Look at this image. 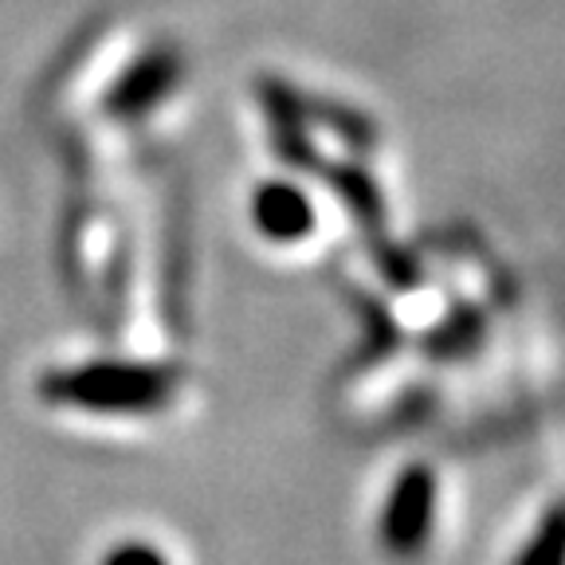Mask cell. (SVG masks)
<instances>
[{"instance_id":"5","label":"cell","mask_w":565,"mask_h":565,"mask_svg":"<svg viewBox=\"0 0 565 565\" xmlns=\"http://www.w3.org/2000/svg\"><path fill=\"white\" fill-rule=\"evenodd\" d=\"M511 565H565V499H554V507L530 526Z\"/></svg>"},{"instance_id":"1","label":"cell","mask_w":565,"mask_h":565,"mask_svg":"<svg viewBox=\"0 0 565 565\" xmlns=\"http://www.w3.org/2000/svg\"><path fill=\"white\" fill-rule=\"evenodd\" d=\"M166 370H146V365H122V362H98L83 370L52 373L44 381V393L67 405H83L90 413H146L158 408L169 397Z\"/></svg>"},{"instance_id":"2","label":"cell","mask_w":565,"mask_h":565,"mask_svg":"<svg viewBox=\"0 0 565 565\" xmlns=\"http://www.w3.org/2000/svg\"><path fill=\"white\" fill-rule=\"evenodd\" d=\"M440 522V479L428 463L413 459L397 471L381 503L377 539L393 557H420Z\"/></svg>"},{"instance_id":"4","label":"cell","mask_w":565,"mask_h":565,"mask_svg":"<svg viewBox=\"0 0 565 565\" xmlns=\"http://www.w3.org/2000/svg\"><path fill=\"white\" fill-rule=\"evenodd\" d=\"M177 75H181V67H177L173 55H153V60H141L138 67H134L130 75L118 83L115 106H118V110H126V115H138V110H146V106L161 103V98L169 95V87L177 83Z\"/></svg>"},{"instance_id":"3","label":"cell","mask_w":565,"mask_h":565,"mask_svg":"<svg viewBox=\"0 0 565 565\" xmlns=\"http://www.w3.org/2000/svg\"><path fill=\"white\" fill-rule=\"evenodd\" d=\"M252 224L271 244H302L315 232V201L291 181H264L252 193Z\"/></svg>"},{"instance_id":"6","label":"cell","mask_w":565,"mask_h":565,"mask_svg":"<svg viewBox=\"0 0 565 565\" xmlns=\"http://www.w3.org/2000/svg\"><path fill=\"white\" fill-rule=\"evenodd\" d=\"M103 565H169V562L161 550L146 546V542H126V546L110 550Z\"/></svg>"}]
</instances>
